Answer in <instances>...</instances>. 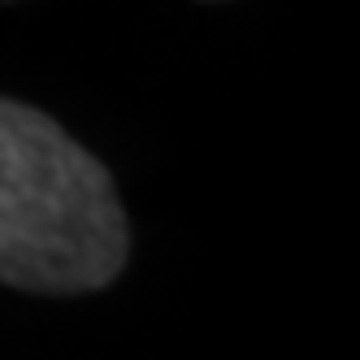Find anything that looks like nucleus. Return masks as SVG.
<instances>
[{
  "mask_svg": "<svg viewBox=\"0 0 360 360\" xmlns=\"http://www.w3.org/2000/svg\"><path fill=\"white\" fill-rule=\"evenodd\" d=\"M113 178L53 117L0 96V282L79 295L126 265Z\"/></svg>",
  "mask_w": 360,
  "mask_h": 360,
  "instance_id": "obj_1",
  "label": "nucleus"
}]
</instances>
